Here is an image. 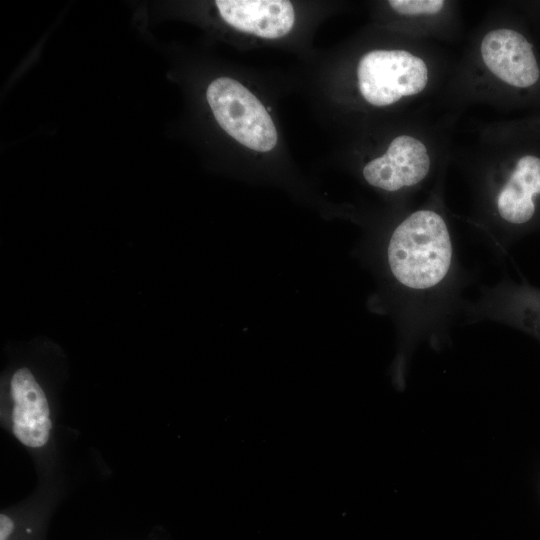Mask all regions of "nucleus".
I'll use <instances>...</instances> for the list:
<instances>
[{
	"label": "nucleus",
	"mask_w": 540,
	"mask_h": 540,
	"mask_svg": "<svg viewBox=\"0 0 540 540\" xmlns=\"http://www.w3.org/2000/svg\"><path fill=\"white\" fill-rule=\"evenodd\" d=\"M522 309L524 312H528V316L524 319L529 320L527 327H533L540 331V297H536L535 294L529 293L523 298Z\"/></svg>",
	"instance_id": "obj_10"
},
{
	"label": "nucleus",
	"mask_w": 540,
	"mask_h": 540,
	"mask_svg": "<svg viewBox=\"0 0 540 540\" xmlns=\"http://www.w3.org/2000/svg\"><path fill=\"white\" fill-rule=\"evenodd\" d=\"M13 530L12 520L5 514L0 515V540H7Z\"/></svg>",
	"instance_id": "obj_11"
},
{
	"label": "nucleus",
	"mask_w": 540,
	"mask_h": 540,
	"mask_svg": "<svg viewBox=\"0 0 540 540\" xmlns=\"http://www.w3.org/2000/svg\"><path fill=\"white\" fill-rule=\"evenodd\" d=\"M358 85L374 106H388L421 92L428 81L425 62L404 50H374L359 61Z\"/></svg>",
	"instance_id": "obj_3"
},
{
	"label": "nucleus",
	"mask_w": 540,
	"mask_h": 540,
	"mask_svg": "<svg viewBox=\"0 0 540 540\" xmlns=\"http://www.w3.org/2000/svg\"><path fill=\"white\" fill-rule=\"evenodd\" d=\"M220 16L235 29L266 39L285 36L294 25L295 13L285 0H218Z\"/></svg>",
	"instance_id": "obj_7"
},
{
	"label": "nucleus",
	"mask_w": 540,
	"mask_h": 540,
	"mask_svg": "<svg viewBox=\"0 0 540 540\" xmlns=\"http://www.w3.org/2000/svg\"><path fill=\"white\" fill-rule=\"evenodd\" d=\"M540 197V157L525 154L519 157L497 197L500 217L516 226L532 221Z\"/></svg>",
	"instance_id": "obj_8"
},
{
	"label": "nucleus",
	"mask_w": 540,
	"mask_h": 540,
	"mask_svg": "<svg viewBox=\"0 0 540 540\" xmlns=\"http://www.w3.org/2000/svg\"><path fill=\"white\" fill-rule=\"evenodd\" d=\"M390 6L402 15L436 14L444 6L442 0H391Z\"/></svg>",
	"instance_id": "obj_9"
},
{
	"label": "nucleus",
	"mask_w": 540,
	"mask_h": 540,
	"mask_svg": "<svg viewBox=\"0 0 540 540\" xmlns=\"http://www.w3.org/2000/svg\"><path fill=\"white\" fill-rule=\"evenodd\" d=\"M208 104L220 127L240 144L267 152L277 144V131L260 100L238 81L219 77L206 91Z\"/></svg>",
	"instance_id": "obj_2"
},
{
	"label": "nucleus",
	"mask_w": 540,
	"mask_h": 540,
	"mask_svg": "<svg viewBox=\"0 0 540 540\" xmlns=\"http://www.w3.org/2000/svg\"><path fill=\"white\" fill-rule=\"evenodd\" d=\"M452 242L444 219L432 210L409 215L393 231L387 260L394 278L413 290L440 284L452 264Z\"/></svg>",
	"instance_id": "obj_1"
},
{
	"label": "nucleus",
	"mask_w": 540,
	"mask_h": 540,
	"mask_svg": "<svg viewBox=\"0 0 540 540\" xmlns=\"http://www.w3.org/2000/svg\"><path fill=\"white\" fill-rule=\"evenodd\" d=\"M429 169L430 158L425 145L414 137L402 135L390 143L384 155L365 165L363 176L374 187L397 191L419 183Z\"/></svg>",
	"instance_id": "obj_5"
},
{
	"label": "nucleus",
	"mask_w": 540,
	"mask_h": 540,
	"mask_svg": "<svg viewBox=\"0 0 540 540\" xmlns=\"http://www.w3.org/2000/svg\"><path fill=\"white\" fill-rule=\"evenodd\" d=\"M12 431L25 446H44L52 427L47 398L27 368L18 369L11 379Z\"/></svg>",
	"instance_id": "obj_6"
},
{
	"label": "nucleus",
	"mask_w": 540,
	"mask_h": 540,
	"mask_svg": "<svg viewBox=\"0 0 540 540\" xmlns=\"http://www.w3.org/2000/svg\"><path fill=\"white\" fill-rule=\"evenodd\" d=\"M481 56L487 68L503 82L528 89L540 80V66L533 44L520 32L499 28L481 42Z\"/></svg>",
	"instance_id": "obj_4"
}]
</instances>
